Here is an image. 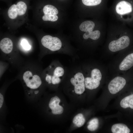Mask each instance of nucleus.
I'll use <instances>...</instances> for the list:
<instances>
[{
    "label": "nucleus",
    "mask_w": 133,
    "mask_h": 133,
    "mask_svg": "<svg viewBox=\"0 0 133 133\" xmlns=\"http://www.w3.org/2000/svg\"><path fill=\"white\" fill-rule=\"evenodd\" d=\"M51 65L46 70L45 80L49 84H58L61 82L62 78L65 76L66 67L58 61Z\"/></svg>",
    "instance_id": "nucleus-1"
},
{
    "label": "nucleus",
    "mask_w": 133,
    "mask_h": 133,
    "mask_svg": "<svg viewBox=\"0 0 133 133\" xmlns=\"http://www.w3.org/2000/svg\"><path fill=\"white\" fill-rule=\"evenodd\" d=\"M41 42L43 46L51 51L73 57L70 52L63 48L61 40L57 37L46 35L41 39Z\"/></svg>",
    "instance_id": "nucleus-2"
},
{
    "label": "nucleus",
    "mask_w": 133,
    "mask_h": 133,
    "mask_svg": "<svg viewBox=\"0 0 133 133\" xmlns=\"http://www.w3.org/2000/svg\"><path fill=\"white\" fill-rule=\"evenodd\" d=\"M23 78L27 86L31 89L37 88L42 84L39 76L37 75H33L30 71L25 72L23 74Z\"/></svg>",
    "instance_id": "nucleus-3"
},
{
    "label": "nucleus",
    "mask_w": 133,
    "mask_h": 133,
    "mask_svg": "<svg viewBox=\"0 0 133 133\" xmlns=\"http://www.w3.org/2000/svg\"><path fill=\"white\" fill-rule=\"evenodd\" d=\"M130 43L129 37L124 35L111 41L109 45L108 48L110 51L115 52L126 48L129 46Z\"/></svg>",
    "instance_id": "nucleus-4"
},
{
    "label": "nucleus",
    "mask_w": 133,
    "mask_h": 133,
    "mask_svg": "<svg viewBox=\"0 0 133 133\" xmlns=\"http://www.w3.org/2000/svg\"><path fill=\"white\" fill-rule=\"evenodd\" d=\"M133 7V0H121L116 3L115 9L118 14L124 15L131 13Z\"/></svg>",
    "instance_id": "nucleus-5"
},
{
    "label": "nucleus",
    "mask_w": 133,
    "mask_h": 133,
    "mask_svg": "<svg viewBox=\"0 0 133 133\" xmlns=\"http://www.w3.org/2000/svg\"><path fill=\"white\" fill-rule=\"evenodd\" d=\"M126 81L123 78L117 76L113 79L108 84V88L112 94H116L121 90L125 86Z\"/></svg>",
    "instance_id": "nucleus-6"
},
{
    "label": "nucleus",
    "mask_w": 133,
    "mask_h": 133,
    "mask_svg": "<svg viewBox=\"0 0 133 133\" xmlns=\"http://www.w3.org/2000/svg\"><path fill=\"white\" fill-rule=\"evenodd\" d=\"M60 101V99L55 96L52 98L49 102V106L51 109L52 113L54 115L61 114L63 112V107L59 105Z\"/></svg>",
    "instance_id": "nucleus-7"
},
{
    "label": "nucleus",
    "mask_w": 133,
    "mask_h": 133,
    "mask_svg": "<svg viewBox=\"0 0 133 133\" xmlns=\"http://www.w3.org/2000/svg\"><path fill=\"white\" fill-rule=\"evenodd\" d=\"M133 66V53L127 55L123 60L119 66L120 70L126 71Z\"/></svg>",
    "instance_id": "nucleus-8"
},
{
    "label": "nucleus",
    "mask_w": 133,
    "mask_h": 133,
    "mask_svg": "<svg viewBox=\"0 0 133 133\" xmlns=\"http://www.w3.org/2000/svg\"><path fill=\"white\" fill-rule=\"evenodd\" d=\"M13 48V42L11 40L8 38L2 39L0 42V48L1 51L6 54L10 53Z\"/></svg>",
    "instance_id": "nucleus-9"
},
{
    "label": "nucleus",
    "mask_w": 133,
    "mask_h": 133,
    "mask_svg": "<svg viewBox=\"0 0 133 133\" xmlns=\"http://www.w3.org/2000/svg\"><path fill=\"white\" fill-rule=\"evenodd\" d=\"M84 78V84L86 88L93 90L97 88L99 86L100 81L93 79L89 77Z\"/></svg>",
    "instance_id": "nucleus-10"
},
{
    "label": "nucleus",
    "mask_w": 133,
    "mask_h": 133,
    "mask_svg": "<svg viewBox=\"0 0 133 133\" xmlns=\"http://www.w3.org/2000/svg\"><path fill=\"white\" fill-rule=\"evenodd\" d=\"M111 131L113 133H129L130 130L125 124L117 123L113 125L111 128Z\"/></svg>",
    "instance_id": "nucleus-11"
},
{
    "label": "nucleus",
    "mask_w": 133,
    "mask_h": 133,
    "mask_svg": "<svg viewBox=\"0 0 133 133\" xmlns=\"http://www.w3.org/2000/svg\"><path fill=\"white\" fill-rule=\"evenodd\" d=\"M95 26L94 23L91 21H86L80 25L79 28L82 31L91 32L93 31Z\"/></svg>",
    "instance_id": "nucleus-12"
},
{
    "label": "nucleus",
    "mask_w": 133,
    "mask_h": 133,
    "mask_svg": "<svg viewBox=\"0 0 133 133\" xmlns=\"http://www.w3.org/2000/svg\"><path fill=\"white\" fill-rule=\"evenodd\" d=\"M120 105L121 106L124 108L130 107L133 109V94L123 99L120 102Z\"/></svg>",
    "instance_id": "nucleus-13"
},
{
    "label": "nucleus",
    "mask_w": 133,
    "mask_h": 133,
    "mask_svg": "<svg viewBox=\"0 0 133 133\" xmlns=\"http://www.w3.org/2000/svg\"><path fill=\"white\" fill-rule=\"evenodd\" d=\"M100 33L98 30L93 31L91 32H86L83 35V38L86 40L90 38L93 40L98 39L100 37Z\"/></svg>",
    "instance_id": "nucleus-14"
},
{
    "label": "nucleus",
    "mask_w": 133,
    "mask_h": 133,
    "mask_svg": "<svg viewBox=\"0 0 133 133\" xmlns=\"http://www.w3.org/2000/svg\"><path fill=\"white\" fill-rule=\"evenodd\" d=\"M44 15H56L58 13L57 9L54 6L50 5L45 6L43 9Z\"/></svg>",
    "instance_id": "nucleus-15"
},
{
    "label": "nucleus",
    "mask_w": 133,
    "mask_h": 133,
    "mask_svg": "<svg viewBox=\"0 0 133 133\" xmlns=\"http://www.w3.org/2000/svg\"><path fill=\"white\" fill-rule=\"evenodd\" d=\"M85 121V118L83 114L81 113H79L74 117L73 122L76 126L80 127L84 125Z\"/></svg>",
    "instance_id": "nucleus-16"
},
{
    "label": "nucleus",
    "mask_w": 133,
    "mask_h": 133,
    "mask_svg": "<svg viewBox=\"0 0 133 133\" xmlns=\"http://www.w3.org/2000/svg\"><path fill=\"white\" fill-rule=\"evenodd\" d=\"M9 17L11 19H15L18 15V11L16 4H13L9 8L8 11Z\"/></svg>",
    "instance_id": "nucleus-17"
},
{
    "label": "nucleus",
    "mask_w": 133,
    "mask_h": 133,
    "mask_svg": "<svg viewBox=\"0 0 133 133\" xmlns=\"http://www.w3.org/2000/svg\"><path fill=\"white\" fill-rule=\"evenodd\" d=\"M99 125V121L97 118L92 119L89 122L87 126L88 129L90 131H93L97 130Z\"/></svg>",
    "instance_id": "nucleus-18"
},
{
    "label": "nucleus",
    "mask_w": 133,
    "mask_h": 133,
    "mask_svg": "<svg viewBox=\"0 0 133 133\" xmlns=\"http://www.w3.org/2000/svg\"><path fill=\"white\" fill-rule=\"evenodd\" d=\"M102 74L100 70L97 68L93 69L90 72V77L92 78L100 81L102 78Z\"/></svg>",
    "instance_id": "nucleus-19"
},
{
    "label": "nucleus",
    "mask_w": 133,
    "mask_h": 133,
    "mask_svg": "<svg viewBox=\"0 0 133 133\" xmlns=\"http://www.w3.org/2000/svg\"><path fill=\"white\" fill-rule=\"evenodd\" d=\"M83 4L88 6H94L100 4L103 0H82Z\"/></svg>",
    "instance_id": "nucleus-20"
},
{
    "label": "nucleus",
    "mask_w": 133,
    "mask_h": 133,
    "mask_svg": "<svg viewBox=\"0 0 133 133\" xmlns=\"http://www.w3.org/2000/svg\"><path fill=\"white\" fill-rule=\"evenodd\" d=\"M58 19V17L56 15H44L42 17V19L45 21H56Z\"/></svg>",
    "instance_id": "nucleus-21"
},
{
    "label": "nucleus",
    "mask_w": 133,
    "mask_h": 133,
    "mask_svg": "<svg viewBox=\"0 0 133 133\" xmlns=\"http://www.w3.org/2000/svg\"><path fill=\"white\" fill-rule=\"evenodd\" d=\"M21 44L25 50H29L31 48V45L29 44L27 41L25 39H24L21 40Z\"/></svg>",
    "instance_id": "nucleus-22"
},
{
    "label": "nucleus",
    "mask_w": 133,
    "mask_h": 133,
    "mask_svg": "<svg viewBox=\"0 0 133 133\" xmlns=\"http://www.w3.org/2000/svg\"><path fill=\"white\" fill-rule=\"evenodd\" d=\"M3 102V97L2 95L0 93V108L2 107Z\"/></svg>",
    "instance_id": "nucleus-23"
},
{
    "label": "nucleus",
    "mask_w": 133,
    "mask_h": 133,
    "mask_svg": "<svg viewBox=\"0 0 133 133\" xmlns=\"http://www.w3.org/2000/svg\"><path fill=\"white\" fill-rule=\"evenodd\" d=\"M39 92V91H35L34 92V93L35 94H37Z\"/></svg>",
    "instance_id": "nucleus-24"
}]
</instances>
